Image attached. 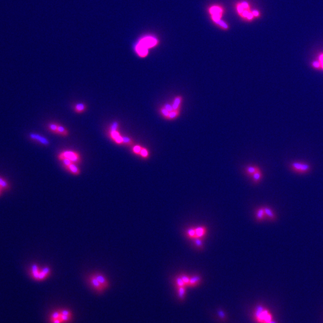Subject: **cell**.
I'll list each match as a JSON object with an SVG mask.
<instances>
[{
    "label": "cell",
    "instance_id": "cb8c5ba5",
    "mask_svg": "<svg viewBox=\"0 0 323 323\" xmlns=\"http://www.w3.org/2000/svg\"><path fill=\"white\" fill-rule=\"evenodd\" d=\"M179 114H180V110H173L169 113L166 120H174L179 116Z\"/></svg>",
    "mask_w": 323,
    "mask_h": 323
},
{
    "label": "cell",
    "instance_id": "6da1fadb",
    "mask_svg": "<svg viewBox=\"0 0 323 323\" xmlns=\"http://www.w3.org/2000/svg\"><path fill=\"white\" fill-rule=\"evenodd\" d=\"M254 317L255 320L259 323H268L272 320V315L269 311L260 305L257 307Z\"/></svg>",
    "mask_w": 323,
    "mask_h": 323
},
{
    "label": "cell",
    "instance_id": "5bb4252c",
    "mask_svg": "<svg viewBox=\"0 0 323 323\" xmlns=\"http://www.w3.org/2000/svg\"><path fill=\"white\" fill-rule=\"evenodd\" d=\"M136 51H137V54H139L140 56L143 57H145L147 55V54H148V49L147 47H145V46H144L143 44H141L140 43L137 46Z\"/></svg>",
    "mask_w": 323,
    "mask_h": 323
},
{
    "label": "cell",
    "instance_id": "8d00e7d4",
    "mask_svg": "<svg viewBox=\"0 0 323 323\" xmlns=\"http://www.w3.org/2000/svg\"><path fill=\"white\" fill-rule=\"evenodd\" d=\"M59 311H60L61 315H67V316H71L72 317L71 312L70 310H68V309H61V310H59Z\"/></svg>",
    "mask_w": 323,
    "mask_h": 323
},
{
    "label": "cell",
    "instance_id": "7dc6e473",
    "mask_svg": "<svg viewBox=\"0 0 323 323\" xmlns=\"http://www.w3.org/2000/svg\"><path fill=\"white\" fill-rule=\"evenodd\" d=\"M252 16H253L252 13H249V14H248L247 18H248V19H251L252 18Z\"/></svg>",
    "mask_w": 323,
    "mask_h": 323
},
{
    "label": "cell",
    "instance_id": "3957f363",
    "mask_svg": "<svg viewBox=\"0 0 323 323\" xmlns=\"http://www.w3.org/2000/svg\"><path fill=\"white\" fill-rule=\"evenodd\" d=\"M88 280L90 286L95 291H96L98 293H102L104 292L105 289L92 274L90 275L88 277Z\"/></svg>",
    "mask_w": 323,
    "mask_h": 323
},
{
    "label": "cell",
    "instance_id": "681fc988",
    "mask_svg": "<svg viewBox=\"0 0 323 323\" xmlns=\"http://www.w3.org/2000/svg\"><path fill=\"white\" fill-rule=\"evenodd\" d=\"M276 323V322H275V321H273V320H272V321H270V322H269V323Z\"/></svg>",
    "mask_w": 323,
    "mask_h": 323
},
{
    "label": "cell",
    "instance_id": "8992f818",
    "mask_svg": "<svg viewBox=\"0 0 323 323\" xmlns=\"http://www.w3.org/2000/svg\"><path fill=\"white\" fill-rule=\"evenodd\" d=\"M51 269L49 266H44L40 269L38 281H41L48 278L51 274Z\"/></svg>",
    "mask_w": 323,
    "mask_h": 323
},
{
    "label": "cell",
    "instance_id": "4dcf8cb0",
    "mask_svg": "<svg viewBox=\"0 0 323 323\" xmlns=\"http://www.w3.org/2000/svg\"><path fill=\"white\" fill-rule=\"evenodd\" d=\"M178 293L179 297L181 300L184 299L186 294V287H181L178 288Z\"/></svg>",
    "mask_w": 323,
    "mask_h": 323
},
{
    "label": "cell",
    "instance_id": "52a82bcc",
    "mask_svg": "<svg viewBox=\"0 0 323 323\" xmlns=\"http://www.w3.org/2000/svg\"><path fill=\"white\" fill-rule=\"evenodd\" d=\"M92 275L97 279V280L99 282V283L102 285V287H104V289H107L109 287V281H108L107 279L104 275L100 273H93Z\"/></svg>",
    "mask_w": 323,
    "mask_h": 323
},
{
    "label": "cell",
    "instance_id": "8fae6325",
    "mask_svg": "<svg viewBox=\"0 0 323 323\" xmlns=\"http://www.w3.org/2000/svg\"><path fill=\"white\" fill-rule=\"evenodd\" d=\"M196 238L203 239L207 233V229L205 226H200L195 227Z\"/></svg>",
    "mask_w": 323,
    "mask_h": 323
},
{
    "label": "cell",
    "instance_id": "ee69618b",
    "mask_svg": "<svg viewBox=\"0 0 323 323\" xmlns=\"http://www.w3.org/2000/svg\"><path fill=\"white\" fill-rule=\"evenodd\" d=\"M51 323H62V322L61 321V320L59 319H57V320H53L52 321H50Z\"/></svg>",
    "mask_w": 323,
    "mask_h": 323
},
{
    "label": "cell",
    "instance_id": "7a4b0ae2",
    "mask_svg": "<svg viewBox=\"0 0 323 323\" xmlns=\"http://www.w3.org/2000/svg\"><path fill=\"white\" fill-rule=\"evenodd\" d=\"M291 168L292 170L299 174H306L310 171L311 166L309 164L303 162H295L291 163Z\"/></svg>",
    "mask_w": 323,
    "mask_h": 323
},
{
    "label": "cell",
    "instance_id": "f546056e",
    "mask_svg": "<svg viewBox=\"0 0 323 323\" xmlns=\"http://www.w3.org/2000/svg\"><path fill=\"white\" fill-rule=\"evenodd\" d=\"M175 284H176V286H177V288L181 287H186V286L185 285L184 281H182V278H181L180 275L179 276H177L175 278Z\"/></svg>",
    "mask_w": 323,
    "mask_h": 323
},
{
    "label": "cell",
    "instance_id": "b9f144b4",
    "mask_svg": "<svg viewBox=\"0 0 323 323\" xmlns=\"http://www.w3.org/2000/svg\"><path fill=\"white\" fill-rule=\"evenodd\" d=\"M248 14H249V13H248L247 11H246V10H245V11H244V12H242V15H243V16H245V17H247L248 15Z\"/></svg>",
    "mask_w": 323,
    "mask_h": 323
},
{
    "label": "cell",
    "instance_id": "f6af8a7d",
    "mask_svg": "<svg viewBox=\"0 0 323 323\" xmlns=\"http://www.w3.org/2000/svg\"><path fill=\"white\" fill-rule=\"evenodd\" d=\"M252 15H254V16H259V12H258L257 11H253V12H252Z\"/></svg>",
    "mask_w": 323,
    "mask_h": 323
},
{
    "label": "cell",
    "instance_id": "2e32d148",
    "mask_svg": "<svg viewBox=\"0 0 323 323\" xmlns=\"http://www.w3.org/2000/svg\"><path fill=\"white\" fill-rule=\"evenodd\" d=\"M263 208L265 210L266 218L269 219L270 221H275L276 220V215L275 213L273 212V211L270 208L268 207H263Z\"/></svg>",
    "mask_w": 323,
    "mask_h": 323
},
{
    "label": "cell",
    "instance_id": "603a6c76",
    "mask_svg": "<svg viewBox=\"0 0 323 323\" xmlns=\"http://www.w3.org/2000/svg\"><path fill=\"white\" fill-rule=\"evenodd\" d=\"M69 134L68 130L65 127H64L63 126L61 125H58V127H57V134H59L61 136H63V137H65L67 135H68Z\"/></svg>",
    "mask_w": 323,
    "mask_h": 323
},
{
    "label": "cell",
    "instance_id": "e575fe53",
    "mask_svg": "<svg viewBox=\"0 0 323 323\" xmlns=\"http://www.w3.org/2000/svg\"><path fill=\"white\" fill-rule=\"evenodd\" d=\"M122 140H123V142L122 144H125L127 145H130L133 144V141L132 140L128 138V137H122Z\"/></svg>",
    "mask_w": 323,
    "mask_h": 323
},
{
    "label": "cell",
    "instance_id": "277c9868",
    "mask_svg": "<svg viewBox=\"0 0 323 323\" xmlns=\"http://www.w3.org/2000/svg\"><path fill=\"white\" fill-rule=\"evenodd\" d=\"M29 138L37 143L43 145L44 146H47L50 144L49 141L42 135L36 133H30L29 134Z\"/></svg>",
    "mask_w": 323,
    "mask_h": 323
},
{
    "label": "cell",
    "instance_id": "836d02e7",
    "mask_svg": "<svg viewBox=\"0 0 323 323\" xmlns=\"http://www.w3.org/2000/svg\"><path fill=\"white\" fill-rule=\"evenodd\" d=\"M140 155L141 157H143V158H148V156H149V152L147 150V149H146L145 148H143L141 151V153H140Z\"/></svg>",
    "mask_w": 323,
    "mask_h": 323
},
{
    "label": "cell",
    "instance_id": "d6986e66",
    "mask_svg": "<svg viewBox=\"0 0 323 323\" xmlns=\"http://www.w3.org/2000/svg\"><path fill=\"white\" fill-rule=\"evenodd\" d=\"M260 168L257 166H255V165H249V166H247L245 168V172L246 173V174L249 176V177H251L255 172H256Z\"/></svg>",
    "mask_w": 323,
    "mask_h": 323
},
{
    "label": "cell",
    "instance_id": "4fadbf2b",
    "mask_svg": "<svg viewBox=\"0 0 323 323\" xmlns=\"http://www.w3.org/2000/svg\"><path fill=\"white\" fill-rule=\"evenodd\" d=\"M110 136H111V138L118 144H122L123 142V140H122V137L120 136V134L118 132V131L117 130H114V131H110Z\"/></svg>",
    "mask_w": 323,
    "mask_h": 323
},
{
    "label": "cell",
    "instance_id": "f35d334b",
    "mask_svg": "<svg viewBox=\"0 0 323 323\" xmlns=\"http://www.w3.org/2000/svg\"><path fill=\"white\" fill-rule=\"evenodd\" d=\"M312 66L315 68H320V63L318 61H315L312 64Z\"/></svg>",
    "mask_w": 323,
    "mask_h": 323
},
{
    "label": "cell",
    "instance_id": "e0dca14e",
    "mask_svg": "<svg viewBox=\"0 0 323 323\" xmlns=\"http://www.w3.org/2000/svg\"><path fill=\"white\" fill-rule=\"evenodd\" d=\"M66 169L70 172L72 174L75 175H78L80 174V169L78 168V166L75 163H71L70 166H68Z\"/></svg>",
    "mask_w": 323,
    "mask_h": 323
},
{
    "label": "cell",
    "instance_id": "c3c4849f",
    "mask_svg": "<svg viewBox=\"0 0 323 323\" xmlns=\"http://www.w3.org/2000/svg\"><path fill=\"white\" fill-rule=\"evenodd\" d=\"M2 192H3V191H2V189H1V187H0V196H1V195H2Z\"/></svg>",
    "mask_w": 323,
    "mask_h": 323
},
{
    "label": "cell",
    "instance_id": "74e56055",
    "mask_svg": "<svg viewBox=\"0 0 323 323\" xmlns=\"http://www.w3.org/2000/svg\"><path fill=\"white\" fill-rule=\"evenodd\" d=\"M163 107L165 108L168 111H169V112H171V111L174 110L172 104H165L163 106Z\"/></svg>",
    "mask_w": 323,
    "mask_h": 323
},
{
    "label": "cell",
    "instance_id": "484cf974",
    "mask_svg": "<svg viewBox=\"0 0 323 323\" xmlns=\"http://www.w3.org/2000/svg\"><path fill=\"white\" fill-rule=\"evenodd\" d=\"M193 244H194L195 247L197 248V249H199V250L203 249V245L202 239L199 238H194L193 239Z\"/></svg>",
    "mask_w": 323,
    "mask_h": 323
},
{
    "label": "cell",
    "instance_id": "ffe728a7",
    "mask_svg": "<svg viewBox=\"0 0 323 323\" xmlns=\"http://www.w3.org/2000/svg\"><path fill=\"white\" fill-rule=\"evenodd\" d=\"M182 102V97L180 95L177 96L174 98V101L172 104L174 110H180V107H181V104Z\"/></svg>",
    "mask_w": 323,
    "mask_h": 323
},
{
    "label": "cell",
    "instance_id": "7bdbcfd3",
    "mask_svg": "<svg viewBox=\"0 0 323 323\" xmlns=\"http://www.w3.org/2000/svg\"><path fill=\"white\" fill-rule=\"evenodd\" d=\"M241 5L242 6V7H243L244 9H247V8H248V4H247L246 2H243V3L241 4Z\"/></svg>",
    "mask_w": 323,
    "mask_h": 323
},
{
    "label": "cell",
    "instance_id": "5b68a950",
    "mask_svg": "<svg viewBox=\"0 0 323 323\" xmlns=\"http://www.w3.org/2000/svg\"><path fill=\"white\" fill-rule=\"evenodd\" d=\"M59 155L64 156L69 160H70L73 163H79L80 162V157L79 154L72 151H65L62 153H61Z\"/></svg>",
    "mask_w": 323,
    "mask_h": 323
},
{
    "label": "cell",
    "instance_id": "ac0fdd59",
    "mask_svg": "<svg viewBox=\"0 0 323 323\" xmlns=\"http://www.w3.org/2000/svg\"><path fill=\"white\" fill-rule=\"evenodd\" d=\"M0 187L2 191H7L11 187L9 182L2 176H0Z\"/></svg>",
    "mask_w": 323,
    "mask_h": 323
},
{
    "label": "cell",
    "instance_id": "d6a6232c",
    "mask_svg": "<svg viewBox=\"0 0 323 323\" xmlns=\"http://www.w3.org/2000/svg\"><path fill=\"white\" fill-rule=\"evenodd\" d=\"M180 276L181 278H182V281H184L185 285L186 286H188L189 284V281H190V276L185 275V274H181L180 275Z\"/></svg>",
    "mask_w": 323,
    "mask_h": 323
},
{
    "label": "cell",
    "instance_id": "f1b7e54d",
    "mask_svg": "<svg viewBox=\"0 0 323 323\" xmlns=\"http://www.w3.org/2000/svg\"><path fill=\"white\" fill-rule=\"evenodd\" d=\"M71 316H67V315H61L59 320L62 323H70L71 321Z\"/></svg>",
    "mask_w": 323,
    "mask_h": 323
},
{
    "label": "cell",
    "instance_id": "ab89813d",
    "mask_svg": "<svg viewBox=\"0 0 323 323\" xmlns=\"http://www.w3.org/2000/svg\"><path fill=\"white\" fill-rule=\"evenodd\" d=\"M218 315H219V316H220L222 319H224V317H225V315H224L223 311L220 310V311H218Z\"/></svg>",
    "mask_w": 323,
    "mask_h": 323
},
{
    "label": "cell",
    "instance_id": "9a60e30c",
    "mask_svg": "<svg viewBox=\"0 0 323 323\" xmlns=\"http://www.w3.org/2000/svg\"><path fill=\"white\" fill-rule=\"evenodd\" d=\"M255 218L258 221H262L266 218V214L263 207L259 208L256 210L255 212Z\"/></svg>",
    "mask_w": 323,
    "mask_h": 323
},
{
    "label": "cell",
    "instance_id": "9c48e42d",
    "mask_svg": "<svg viewBox=\"0 0 323 323\" xmlns=\"http://www.w3.org/2000/svg\"><path fill=\"white\" fill-rule=\"evenodd\" d=\"M140 43H141V44L143 45L144 46H145V47L148 49L150 47H154L157 43V41L156 39L152 37H146V38L142 39L141 41L140 42Z\"/></svg>",
    "mask_w": 323,
    "mask_h": 323
},
{
    "label": "cell",
    "instance_id": "83f0119b",
    "mask_svg": "<svg viewBox=\"0 0 323 323\" xmlns=\"http://www.w3.org/2000/svg\"><path fill=\"white\" fill-rule=\"evenodd\" d=\"M60 316H61L60 311H54L51 314V315L50 316V321H52L54 320L59 319Z\"/></svg>",
    "mask_w": 323,
    "mask_h": 323
},
{
    "label": "cell",
    "instance_id": "d590c367",
    "mask_svg": "<svg viewBox=\"0 0 323 323\" xmlns=\"http://www.w3.org/2000/svg\"><path fill=\"white\" fill-rule=\"evenodd\" d=\"M143 147H141V146L140 145H135L133 147V152L136 154V155H140V153H141V151L142 150Z\"/></svg>",
    "mask_w": 323,
    "mask_h": 323
},
{
    "label": "cell",
    "instance_id": "7402d4cb",
    "mask_svg": "<svg viewBox=\"0 0 323 323\" xmlns=\"http://www.w3.org/2000/svg\"><path fill=\"white\" fill-rule=\"evenodd\" d=\"M186 236L190 239L193 240L194 238H196V231H195V227H190L187 229L186 231Z\"/></svg>",
    "mask_w": 323,
    "mask_h": 323
},
{
    "label": "cell",
    "instance_id": "7c38bea8",
    "mask_svg": "<svg viewBox=\"0 0 323 323\" xmlns=\"http://www.w3.org/2000/svg\"><path fill=\"white\" fill-rule=\"evenodd\" d=\"M201 280V276L199 275H195L192 276H190V281L188 286L191 287H196L199 284H200Z\"/></svg>",
    "mask_w": 323,
    "mask_h": 323
},
{
    "label": "cell",
    "instance_id": "d4e9b609",
    "mask_svg": "<svg viewBox=\"0 0 323 323\" xmlns=\"http://www.w3.org/2000/svg\"><path fill=\"white\" fill-rule=\"evenodd\" d=\"M86 109V106L85 104H83V103H79V104H77L75 106V107L74 108V109L75 112L78 113H82L83 112H84Z\"/></svg>",
    "mask_w": 323,
    "mask_h": 323
},
{
    "label": "cell",
    "instance_id": "4316f807",
    "mask_svg": "<svg viewBox=\"0 0 323 323\" xmlns=\"http://www.w3.org/2000/svg\"><path fill=\"white\" fill-rule=\"evenodd\" d=\"M57 127H58V125L57 123H50L47 126L48 129L51 132H52L54 134H57Z\"/></svg>",
    "mask_w": 323,
    "mask_h": 323
},
{
    "label": "cell",
    "instance_id": "1f68e13d",
    "mask_svg": "<svg viewBox=\"0 0 323 323\" xmlns=\"http://www.w3.org/2000/svg\"><path fill=\"white\" fill-rule=\"evenodd\" d=\"M159 113H160V114H161L162 116L164 119H166V118L168 117V115H169V114L170 112H169V111H168L163 106V107H162L159 109Z\"/></svg>",
    "mask_w": 323,
    "mask_h": 323
},
{
    "label": "cell",
    "instance_id": "44dd1931",
    "mask_svg": "<svg viewBox=\"0 0 323 323\" xmlns=\"http://www.w3.org/2000/svg\"><path fill=\"white\" fill-rule=\"evenodd\" d=\"M252 179L253 182L255 184L259 182L262 179V172L260 169H259L256 172H255L252 176Z\"/></svg>",
    "mask_w": 323,
    "mask_h": 323
},
{
    "label": "cell",
    "instance_id": "f907efd6",
    "mask_svg": "<svg viewBox=\"0 0 323 323\" xmlns=\"http://www.w3.org/2000/svg\"><path fill=\"white\" fill-rule=\"evenodd\" d=\"M322 67H323V64H322Z\"/></svg>",
    "mask_w": 323,
    "mask_h": 323
},
{
    "label": "cell",
    "instance_id": "ba28073f",
    "mask_svg": "<svg viewBox=\"0 0 323 323\" xmlns=\"http://www.w3.org/2000/svg\"><path fill=\"white\" fill-rule=\"evenodd\" d=\"M222 9L218 7H213L210 9V13L213 15V20L216 22L217 23L220 20V18L221 17L222 15Z\"/></svg>",
    "mask_w": 323,
    "mask_h": 323
},
{
    "label": "cell",
    "instance_id": "60d3db41",
    "mask_svg": "<svg viewBox=\"0 0 323 323\" xmlns=\"http://www.w3.org/2000/svg\"><path fill=\"white\" fill-rule=\"evenodd\" d=\"M238 10L239 13H242L244 12V8L242 7V6L241 5H238Z\"/></svg>",
    "mask_w": 323,
    "mask_h": 323
},
{
    "label": "cell",
    "instance_id": "bcb514c9",
    "mask_svg": "<svg viewBox=\"0 0 323 323\" xmlns=\"http://www.w3.org/2000/svg\"><path fill=\"white\" fill-rule=\"evenodd\" d=\"M320 61L321 62V64H323V54H321L320 56Z\"/></svg>",
    "mask_w": 323,
    "mask_h": 323
},
{
    "label": "cell",
    "instance_id": "30bf717a",
    "mask_svg": "<svg viewBox=\"0 0 323 323\" xmlns=\"http://www.w3.org/2000/svg\"><path fill=\"white\" fill-rule=\"evenodd\" d=\"M40 269L41 268L36 264H33L30 269L29 272H30L31 277L37 281H38Z\"/></svg>",
    "mask_w": 323,
    "mask_h": 323
}]
</instances>
